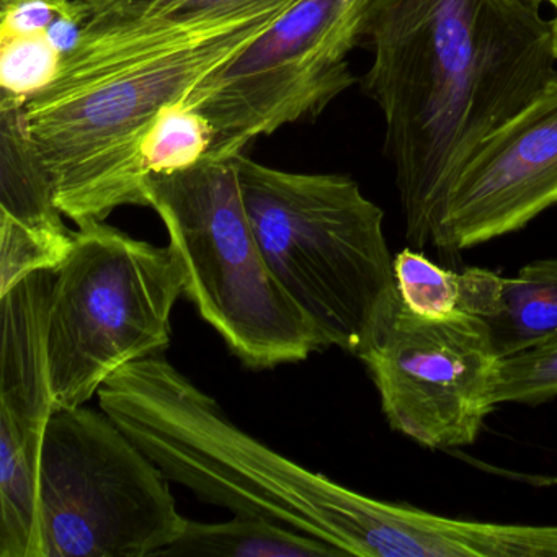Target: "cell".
<instances>
[{
  "label": "cell",
  "mask_w": 557,
  "mask_h": 557,
  "mask_svg": "<svg viewBox=\"0 0 557 557\" xmlns=\"http://www.w3.org/2000/svg\"><path fill=\"white\" fill-rule=\"evenodd\" d=\"M363 92L386 123L407 240L432 246L446 195L495 129L557 74L536 0H370Z\"/></svg>",
  "instance_id": "obj_1"
},
{
  "label": "cell",
  "mask_w": 557,
  "mask_h": 557,
  "mask_svg": "<svg viewBox=\"0 0 557 557\" xmlns=\"http://www.w3.org/2000/svg\"><path fill=\"white\" fill-rule=\"evenodd\" d=\"M295 4L194 24L87 22L53 81L25 103L64 216L81 227L148 207L141 149L152 123Z\"/></svg>",
  "instance_id": "obj_2"
},
{
  "label": "cell",
  "mask_w": 557,
  "mask_h": 557,
  "mask_svg": "<svg viewBox=\"0 0 557 557\" xmlns=\"http://www.w3.org/2000/svg\"><path fill=\"white\" fill-rule=\"evenodd\" d=\"M100 409L169 481L234 515L265 518L357 556L367 495L269 448L164 355L133 361L99 389Z\"/></svg>",
  "instance_id": "obj_3"
},
{
  "label": "cell",
  "mask_w": 557,
  "mask_h": 557,
  "mask_svg": "<svg viewBox=\"0 0 557 557\" xmlns=\"http://www.w3.org/2000/svg\"><path fill=\"white\" fill-rule=\"evenodd\" d=\"M240 191L263 257L322 347L357 357L396 301L384 213L357 182L280 171L236 156Z\"/></svg>",
  "instance_id": "obj_4"
},
{
  "label": "cell",
  "mask_w": 557,
  "mask_h": 557,
  "mask_svg": "<svg viewBox=\"0 0 557 557\" xmlns=\"http://www.w3.org/2000/svg\"><path fill=\"white\" fill-rule=\"evenodd\" d=\"M146 198L181 257L184 295L240 361L263 370L324 350L263 257L236 156H207L184 171L152 175Z\"/></svg>",
  "instance_id": "obj_5"
},
{
  "label": "cell",
  "mask_w": 557,
  "mask_h": 557,
  "mask_svg": "<svg viewBox=\"0 0 557 557\" xmlns=\"http://www.w3.org/2000/svg\"><path fill=\"white\" fill-rule=\"evenodd\" d=\"M185 292L175 247L109 226H81L54 270L47 360L54 409L81 407L122 368L164 355L172 311Z\"/></svg>",
  "instance_id": "obj_6"
},
{
  "label": "cell",
  "mask_w": 557,
  "mask_h": 557,
  "mask_svg": "<svg viewBox=\"0 0 557 557\" xmlns=\"http://www.w3.org/2000/svg\"><path fill=\"white\" fill-rule=\"evenodd\" d=\"M169 478L102 409H54L41 449V557H145L184 534Z\"/></svg>",
  "instance_id": "obj_7"
},
{
  "label": "cell",
  "mask_w": 557,
  "mask_h": 557,
  "mask_svg": "<svg viewBox=\"0 0 557 557\" xmlns=\"http://www.w3.org/2000/svg\"><path fill=\"white\" fill-rule=\"evenodd\" d=\"M370 0H298L259 38L208 74L182 102L213 126V158L314 122L357 79L348 54L363 40Z\"/></svg>",
  "instance_id": "obj_8"
},
{
  "label": "cell",
  "mask_w": 557,
  "mask_h": 557,
  "mask_svg": "<svg viewBox=\"0 0 557 557\" xmlns=\"http://www.w3.org/2000/svg\"><path fill=\"white\" fill-rule=\"evenodd\" d=\"M357 357L391 429L425 448L472 445L497 407L500 357L478 315L420 318L397 296Z\"/></svg>",
  "instance_id": "obj_9"
},
{
  "label": "cell",
  "mask_w": 557,
  "mask_h": 557,
  "mask_svg": "<svg viewBox=\"0 0 557 557\" xmlns=\"http://www.w3.org/2000/svg\"><path fill=\"white\" fill-rule=\"evenodd\" d=\"M54 270L0 295V557H41L38 478L54 412L47 319Z\"/></svg>",
  "instance_id": "obj_10"
},
{
  "label": "cell",
  "mask_w": 557,
  "mask_h": 557,
  "mask_svg": "<svg viewBox=\"0 0 557 557\" xmlns=\"http://www.w3.org/2000/svg\"><path fill=\"white\" fill-rule=\"evenodd\" d=\"M557 205V74L482 141L453 182L432 247L455 253L517 233Z\"/></svg>",
  "instance_id": "obj_11"
},
{
  "label": "cell",
  "mask_w": 557,
  "mask_h": 557,
  "mask_svg": "<svg viewBox=\"0 0 557 557\" xmlns=\"http://www.w3.org/2000/svg\"><path fill=\"white\" fill-rule=\"evenodd\" d=\"M25 122V103L0 99V295L27 276L57 270L76 233Z\"/></svg>",
  "instance_id": "obj_12"
},
{
  "label": "cell",
  "mask_w": 557,
  "mask_h": 557,
  "mask_svg": "<svg viewBox=\"0 0 557 557\" xmlns=\"http://www.w3.org/2000/svg\"><path fill=\"white\" fill-rule=\"evenodd\" d=\"M498 357L527 350L557 334V257L534 260L517 276H500L487 319Z\"/></svg>",
  "instance_id": "obj_13"
},
{
  "label": "cell",
  "mask_w": 557,
  "mask_h": 557,
  "mask_svg": "<svg viewBox=\"0 0 557 557\" xmlns=\"http://www.w3.org/2000/svg\"><path fill=\"white\" fill-rule=\"evenodd\" d=\"M161 556L325 557L337 547L265 518L236 515L223 523L187 521L184 534Z\"/></svg>",
  "instance_id": "obj_14"
},
{
  "label": "cell",
  "mask_w": 557,
  "mask_h": 557,
  "mask_svg": "<svg viewBox=\"0 0 557 557\" xmlns=\"http://www.w3.org/2000/svg\"><path fill=\"white\" fill-rule=\"evenodd\" d=\"M92 11L94 24L126 22H194L216 21L249 14L276 5L295 4L298 0H84Z\"/></svg>",
  "instance_id": "obj_15"
},
{
  "label": "cell",
  "mask_w": 557,
  "mask_h": 557,
  "mask_svg": "<svg viewBox=\"0 0 557 557\" xmlns=\"http://www.w3.org/2000/svg\"><path fill=\"white\" fill-rule=\"evenodd\" d=\"M213 139V126L200 113L182 103L169 107L146 135L143 164L149 177L184 171L210 154Z\"/></svg>",
  "instance_id": "obj_16"
},
{
  "label": "cell",
  "mask_w": 557,
  "mask_h": 557,
  "mask_svg": "<svg viewBox=\"0 0 557 557\" xmlns=\"http://www.w3.org/2000/svg\"><path fill=\"white\" fill-rule=\"evenodd\" d=\"M90 17L84 0H0V37L41 35L64 58L79 44Z\"/></svg>",
  "instance_id": "obj_17"
},
{
  "label": "cell",
  "mask_w": 557,
  "mask_h": 557,
  "mask_svg": "<svg viewBox=\"0 0 557 557\" xmlns=\"http://www.w3.org/2000/svg\"><path fill=\"white\" fill-rule=\"evenodd\" d=\"M394 276L400 301L413 314L425 319H448L461 314V273L443 269L412 249L394 256Z\"/></svg>",
  "instance_id": "obj_18"
},
{
  "label": "cell",
  "mask_w": 557,
  "mask_h": 557,
  "mask_svg": "<svg viewBox=\"0 0 557 557\" xmlns=\"http://www.w3.org/2000/svg\"><path fill=\"white\" fill-rule=\"evenodd\" d=\"M63 57L41 35L0 37V99L27 103L57 76Z\"/></svg>",
  "instance_id": "obj_19"
},
{
  "label": "cell",
  "mask_w": 557,
  "mask_h": 557,
  "mask_svg": "<svg viewBox=\"0 0 557 557\" xmlns=\"http://www.w3.org/2000/svg\"><path fill=\"white\" fill-rule=\"evenodd\" d=\"M557 396V334L527 350L502 357L495 404L547 403Z\"/></svg>",
  "instance_id": "obj_20"
},
{
  "label": "cell",
  "mask_w": 557,
  "mask_h": 557,
  "mask_svg": "<svg viewBox=\"0 0 557 557\" xmlns=\"http://www.w3.org/2000/svg\"><path fill=\"white\" fill-rule=\"evenodd\" d=\"M554 9H556V17L553 18L554 53H556L557 60V0L556 4H554Z\"/></svg>",
  "instance_id": "obj_21"
},
{
  "label": "cell",
  "mask_w": 557,
  "mask_h": 557,
  "mask_svg": "<svg viewBox=\"0 0 557 557\" xmlns=\"http://www.w3.org/2000/svg\"><path fill=\"white\" fill-rule=\"evenodd\" d=\"M536 2H541V4H543V2H547V4L550 5L556 4V0H536Z\"/></svg>",
  "instance_id": "obj_22"
}]
</instances>
